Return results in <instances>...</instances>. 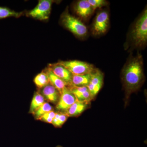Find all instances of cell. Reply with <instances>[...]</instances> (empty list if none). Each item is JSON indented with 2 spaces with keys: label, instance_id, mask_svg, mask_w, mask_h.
Here are the masks:
<instances>
[{
  "label": "cell",
  "instance_id": "cell-1",
  "mask_svg": "<svg viewBox=\"0 0 147 147\" xmlns=\"http://www.w3.org/2000/svg\"><path fill=\"white\" fill-rule=\"evenodd\" d=\"M122 80L127 100L132 93L142 86L144 81L142 56L138 54L127 61L122 72Z\"/></svg>",
  "mask_w": 147,
  "mask_h": 147
},
{
  "label": "cell",
  "instance_id": "cell-2",
  "mask_svg": "<svg viewBox=\"0 0 147 147\" xmlns=\"http://www.w3.org/2000/svg\"><path fill=\"white\" fill-rule=\"evenodd\" d=\"M132 42L136 47H142L147 41V10L145 9L137 20L131 32Z\"/></svg>",
  "mask_w": 147,
  "mask_h": 147
},
{
  "label": "cell",
  "instance_id": "cell-3",
  "mask_svg": "<svg viewBox=\"0 0 147 147\" xmlns=\"http://www.w3.org/2000/svg\"><path fill=\"white\" fill-rule=\"evenodd\" d=\"M61 21L64 27L76 36L84 37L88 33V29L84 23L70 14L67 9L61 16Z\"/></svg>",
  "mask_w": 147,
  "mask_h": 147
},
{
  "label": "cell",
  "instance_id": "cell-4",
  "mask_svg": "<svg viewBox=\"0 0 147 147\" xmlns=\"http://www.w3.org/2000/svg\"><path fill=\"white\" fill-rule=\"evenodd\" d=\"M59 63L73 75H84L92 73L96 69L93 65L80 61H60Z\"/></svg>",
  "mask_w": 147,
  "mask_h": 147
},
{
  "label": "cell",
  "instance_id": "cell-5",
  "mask_svg": "<svg viewBox=\"0 0 147 147\" xmlns=\"http://www.w3.org/2000/svg\"><path fill=\"white\" fill-rule=\"evenodd\" d=\"M53 3L51 0L39 1L36 7L28 12V16L41 21L47 20L50 16Z\"/></svg>",
  "mask_w": 147,
  "mask_h": 147
},
{
  "label": "cell",
  "instance_id": "cell-6",
  "mask_svg": "<svg viewBox=\"0 0 147 147\" xmlns=\"http://www.w3.org/2000/svg\"><path fill=\"white\" fill-rule=\"evenodd\" d=\"M76 100L74 95L66 86L61 93L59 100L56 105V110L59 113H65Z\"/></svg>",
  "mask_w": 147,
  "mask_h": 147
},
{
  "label": "cell",
  "instance_id": "cell-7",
  "mask_svg": "<svg viewBox=\"0 0 147 147\" xmlns=\"http://www.w3.org/2000/svg\"><path fill=\"white\" fill-rule=\"evenodd\" d=\"M109 24V16L108 12L102 11L96 17L92 28L93 34L99 35L105 33L108 30Z\"/></svg>",
  "mask_w": 147,
  "mask_h": 147
},
{
  "label": "cell",
  "instance_id": "cell-8",
  "mask_svg": "<svg viewBox=\"0 0 147 147\" xmlns=\"http://www.w3.org/2000/svg\"><path fill=\"white\" fill-rule=\"evenodd\" d=\"M103 74L99 69L96 68L92 72L91 77L88 85L87 86L93 98L102 88L103 84Z\"/></svg>",
  "mask_w": 147,
  "mask_h": 147
},
{
  "label": "cell",
  "instance_id": "cell-9",
  "mask_svg": "<svg viewBox=\"0 0 147 147\" xmlns=\"http://www.w3.org/2000/svg\"><path fill=\"white\" fill-rule=\"evenodd\" d=\"M48 67L54 74L63 81L67 84V86L71 85L73 74L58 62L50 64L48 65Z\"/></svg>",
  "mask_w": 147,
  "mask_h": 147
},
{
  "label": "cell",
  "instance_id": "cell-10",
  "mask_svg": "<svg viewBox=\"0 0 147 147\" xmlns=\"http://www.w3.org/2000/svg\"><path fill=\"white\" fill-rule=\"evenodd\" d=\"M74 10L77 15L85 19L89 17L94 12L88 0L78 1L74 5Z\"/></svg>",
  "mask_w": 147,
  "mask_h": 147
},
{
  "label": "cell",
  "instance_id": "cell-11",
  "mask_svg": "<svg viewBox=\"0 0 147 147\" xmlns=\"http://www.w3.org/2000/svg\"><path fill=\"white\" fill-rule=\"evenodd\" d=\"M67 87L74 95L78 101L90 102L93 99L87 86L77 87L71 85Z\"/></svg>",
  "mask_w": 147,
  "mask_h": 147
},
{
  "label": "cell",
  "instance_id": "cell-12",
  "mask_svg": "<svg viewBox=\"0 0 147 147\" xmlns=\"http://www.w3.org/2000/svg\"><path fill=\"white\" fill-rule=\"evenodd\" d=\"M40 94L45 100L55 104L58 103L61 95L59 91L50 84L41 89Z\"/></svg>",
  "mask_w": 147,
  "mask_h": 147
},
{
  "label": "cell",
  "instance_id": "cell-13",
  "mask_svg": "<svg viewBox=\"0 0 147 147\" xmlns=\"http://www.w3.org/2000/svg\"><path fill=\"white\" fill-rule=\"evenodd\" d=\"M90 102L76 100L64 114L68 117H78L90 107Z\"/></svg>",
  "mask_w": 147,
  "mask_h": 147
},
{
  "label": "cell",
  "instance_id": "cell-14",
  "mask_svg": "<svg viewBox=\"0 0 147 147\" xmlns=\"http://www.w3.org/2000/svg\"><path fill=\"white\" fill-rule=\"evenodd\" d=\"M44 71L47 74L50 81V84L56 88L61 94L64 88L67 86V84L54 74L48 67L45 69Z\"/></svg>",
  "mask_w": 147,
  "mask_h": 147
},
{
  "label": "cell",
  "instance_id": "cell-15",
  "mask_svg": "<svg viewBox=\"0 0 147 147\" xmlns=\"http://www.w3.org/2000/svg\"><path fill=\"white\" fill-rule=\"evenodd\" d=\"M91 74L84 75H73L71 85L77 87L87 86L88 85L91 77Z\"/></svg>",
  "mask_w": 147,
  "mask_h": 147
},
{
  "label": "cell",
  "instance_id": "cell-16",
  "mask_svg": "<svg viewBox=\"0 0 147 147\" xmlns=\"http://www.w3.org/2000/svg\"><path fill=\"white\" fill-rule=\"evenodd\" d=\"M44 102L45 99L42 95L38 92L35 93L31 103L30 113L33 114Z\"/></svg>",
  "mask_w": 147,
  "mask_h": 147
},
{
  "label": "cell",
  "instance_id": "cell-17",
  "mask_svg": "<svg viewBox=\"0 0 147 147\" xmlns=\"http://www.w3.org/2000/svg\"><path fill=\"white\" fill-rule=\"evenodd\" d=\"M34 82L38 88L42 89L50 84L49 78L46 72L43 70L35 77Z\"/></svg>",
  "mask_w": 147,
  "mask_h": 147
},
{
  "label": "cell",
  "instance_id": "cell-18",
  "mask_svg": "<svg viewBox=\"0 0 147 147\" xmlns=\"http://www.w3.org/2000/svg\"><path fill=\"white\" fill-rule=\"evenodd\" d=\"M23 15L22 12H17L7 7L0 6V19L11 17L18 18Z\"/></svg>",
  "mask_w": 147,
  "mask_h": 147
},
{
  "label": "cell",
  "instance_id": "cell-19",
  "mask_svg": "<svg viewBox=\"0 0 147 147\" xmlns=\"http://www.w3.org/2000/svg\"><path fill=\"white\" fill-rule=\"evenodd\" d=\"M53 107L48 102H45L35 112L33 115L34 117L37 120H38L46 113L53 111Z\"/></svg>",
  "mask_w": 147,
  "mask_h": 147
},
{
  "label": "cell",
  "instance_id": "cell-20",
  "mask_svg": "<svg viewBox=\"0 0 147 147\" xmlns=\"http://www.w3.org/2000/svg\"><path fill=\"white\" fill-rule=\"evenodd\" d=\"M68 117V116L64 113H56L52 123L54 126L60 127L65 122Z\"/></svg>",
  "mask_w": 147,
  "mask_h": 147
},
{
  "label": "cell",
  "instance_id": "cell-21",
  "mask_svg": "<svg viewBox=\"0 0 147 147\" xmlns=\"http://www.w3.org/2000/svg\"><path fill=\"white\" fill-rule=\"evenodd\" d=\"M94 11L98 8H101L104 6L107 5L108 3L104 0H88Z\"/></svg>",
  "mask_w": 147,
  "mask_h": 147
},
{
  "label": "cell",
  "instance_id": "cell-22",
  "mask_svg": "<svg viewBox=\"0 0 147 147\" xmlns=\"http://www.w3.org/2000/svg\"><path fill=\"white\" fill-rule=\"evenodd\" d=\"M55 114H56V113L54 111H50L42 115L38 120L47 123H52L53 119L55 117Z\"/></svg>",
  "mask_w": 147,
  "mask_h": 147
},
{
  "label": "cell",
  "instance_id": "cell-23",
  "mask_svg": "<svg viewBox=\"0 0 147 147\" xmlns=\"http://www.w3.org/2000/svg\"><path fill=\"white\" fill-rule=\"evenodd\" d=\"M56 147H63L61 146H57Z\"/></svg>",
  "mask_w": 147,
  "mask_h": 147
}]
</instances>
